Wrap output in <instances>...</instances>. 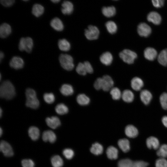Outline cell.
Segmentation results:
<instances>
[{
	"mask_svg": "<svg viewBox=\"0 0 167 167\" xmlns=\"http://www.w3.org/2000/svg\"><path fill=\"white\" fill-rule=\"evenodd\" d=\"M15 95V87L8 80L3 81L0 87V96L1 98L9 100L12 99Z\"/></svg>",
	"mask_w": 167,
	"mask_h": 167,
	"instance_id": "obj_1",
	"label": "cell"
},
{
	"mask_svg": "<svg viewBox=\"0 0 167 167\" xmlns=\"http://www.w3.org/2000/svg\"><path fill=\"white\" fill-rule=\"evenodd\" d=\"M25 95L26 106L32 109H37L39 107L40 102L35 91L32 88H28L26 90Z\"/></svg>",
	"mask_w": 167,
	"mask_h": 167,
	"instance_id": "obj_2",
	"label": "cell"
},
{
	"mask_svg": "<svg viewBox=\"0 0 167 167\" xmlns=\"http://www.w3.org/2000/svg\"><path fill=\"white\" fill-rule=\"evenodd\" d=\"M59 60L61 66L64 69L70 71L74 68L73 59L70 55L62 54L59 56Z\"/></svg>",
	"mask_w": 167,
	"mask_h": 167,
	"instance_id": "obj_3",
	"label": "cell"
},
{
	"mask_svg": "<svg viewBox=\"0 0 167 167\" xmlns=\"http://www.w3.org/2000/svg\"><path fill=\"white\" fill-rule=\"evenodd\" d=\"M120 58L125 62L128 64L133 63L137 55L134 51L129 49H124L119 54Z\"/></svg>",
	"mask_w": 167,
	"mask_h": 167,
	"instance_id": "obj_4",
	"label": "cell"
},
{
	"mask_svg": "<svg viewBox=\"0 0 167 167\" xmlns=\"http://www.w3.org/2000/svg\"><path fill=\"white\" fill-rule=\"evenodd\" d=\"M33 45V41L31 38L22 37L19 41V49L20 51H25L28 53H30L32 51Z\"/></svg>",
	"mask_w": 167,
	"mask_h": 167,
	"instance_id": "obj_5",
	"label": "cell"
},
{
	"mask_svg": "<svg viewBox=\"0 0 167 167\" xmlns=\"http://www.w3.org/2000/svg\"><path fill=\"white\" fill-rule=\"evenodd\" d=\"M98 28L95 26L89 25L88 28L85 30L84 34L86 38L90 40L97 39L99 34Z\"/></svg>",
	"mask_w": 167,
	"mask_h": 167,
	"instance_id": "obj_6",
	"label": "cell"
},
{
	"mask_svg": "<svg viewBox=\"0 0 167 167\" xmlns=\"http://www.w3.org/2000/svg\"><path fill=\"white\" fill-rule=\"evenodd\" d=\"M137 31L140 36L144 37H148L152 32L150 27L145 23L139 24L137 27Z\"/></svg>",
	"mask_w": 167,
	"mask_h": 167,
	"instance_id": "obj_7",
	"label": "cell"
},
{
	"mask_svg": "<svg viewBox=\"0 0 167 167\" xmlns=\"http://www.w3.org/2000/svg\"><path fill=\"white\" fill-rule=\"evenodd\" d=\"M0 151L7 157H11L14 154L11 145L7 142L2 140L0 142Z\"/></svg>",
	"mask_w": 167,
	"mask_h": 167,
	"instance_id": "obj_8",
	"label": "cell"
},
{
	"mask_svg": "<svg viewBox=\"0 0 167 167\" xmlns=\"http://www.w3.org/2000/svg\"><path fill=\"white\" fill-rule=\"evenodd\" d=\"M24 62L23 59L21 57L15 56L11 59L9 65L11 67L16 70L22 68L24 66Z\"/></svg>",
	"mask_w": 167,
	"mask_h": 167,
	"instance_id": "obj_9",
	"label": "cell"
},
{
	"mask_svg": "<svg viewBox=\"0 0 167 167\" xmlns=\"http://www.w3.org/2000/svg\"><path fill=\"white\" fill-rule=\"evenodd\" d=\"M102 89L105 91L110 90L114 85V82L112 78L109 75H106L102 78Z\"/></svg>",
	"mask_w": 167,
	"mask_h": 167,
	"instance_id": "obj_10",
	"label": "cell"
},
{
	"mask_svg": "<svg viewBox=\"0 0 167 167\" xmlns=\"http://www.w3.org/2000/svg\"><path fill=\"white\" fill-rule=\"evenodd\" d=\"M147 19L148 21L155 25H158L161 23L162 19L161 15L158 13L152 11L148 14Z\"/></svg>",
	"mask_w": 167,
	"mask_h": 167,
	"instance_id": "obj_11",
	"label": "cell"
},
{
	"mask_svg": "<svg viewBox=\"0 0 167 167\" xmlns=\"http://www.w3.org/2000/svg\"><path fill=\"white\" fill-rule=\"evenodd\" d=\"M47 125L50 128L55 129L59 126L61 125V121L58 117L52 116L47 117L45 119Z\"/></svg>",
	"mask_w": 167,
	"mask_h": 167,
	"instance_id": "obj_12",
	"label": "cell"
},
{
	"mask_svg": "<svg viewBox=\"0 0 167 167\" xmlns=\"http://www.w3.org/2000/svg\"><path fill=\"white\" fill-rule=\"evenodd\" d=\"M152 95L148 90L144 89L141 91L140 93V97L142 102L145 105H148L152 99Z\"/></svg>",
	"mask_w": 167,
	"mask_h": 167,
	"instance_id": "obj_13",
	"label": "cell"
},
{
	"mask_svg": "<svg viewBox=\"0 0 167 167\" xmlns=\"http://www.w3.org/2000/svg\"><path fill=\"white\" fill-rule=\"evenodd\" d=\"M74 10V6L72 3L68 1H64L62 4L61 11L65 15L71 14Z\"/></svg>",
	"mask_w": 167,
	"mask_h": 167,
	"instance_id": "obj_14",
	"label": "cell"
},
{
	"mask_svg": "<svg viewBox=\"0 0 167 167\" xmlns=\"http://www.w3.org/2000/svg\"><path fill=\"white\" fill-rule=\"evenodd\" d=\"M143 54L145 58L150 61L154 60L157 55L156 50L154 48L150 47L147 48L144 50Z\"/></svg>",
	"mask_w": 167,
	"mask_h": 167,
	"instance_id": "obj_15",
	"label": "cell"
},
{
	"mask_svg": "<svg viewBox=\"0 0 167 167\" xmlns=\"http://www.w3.org/2000/svg\"><path fill=\"white\" fill-rule=\"evenodd\" d=\"M42 138L45 142H49L50 143H54L57 137L55 133L52 131L48 130L45 131L43 133Z\"/></svg>",
	"mask_w": 167,
	"mask_h": 167,
	"instance_id": "obj_16",
	"label": "cell"
},
{
	"mask_svg": "<svg viewBox=\"0 0 167 167\" xmlns=\"http://www.w3.org/2000/svg\"><path fill=\"white\" fill-rule=\"evenodd\" d=\"M11 32V28L10 25L6 23L2 24L0 27V36L2 38L9 36Z\"/></svg>",
	"mask_w": 167,
	"mask_h": 167,
	"instance_id": "obj_17",
	"label": "cell"
},
{
	"mask_svg": "<svg viewBox=\"0 0 167 167\" xmlns=\"http://www.w3.org/2000/svg\"><path fill=\"white\" fill-rule=\"evenodd\" d=\"M144 85L143 82L140 78L135 77L131 81V86L132 88L135 91L140 90Z\"/></svg>",
	"mask_w": 167,
	"mask_h": 167,
	"instance_id": "obj_18",
	"label": "cell"
},
{
	"mask_svg": "<svg viewBox=\"0 0 167 167\" xmlns=\"http://www.w3.org/2000/svg\"><path fill=\"white\" fill-rule=\"evenodd\" d=\"M51 27L57 31H61L64 29L63 24L61 20L58 17L54 18L50 21Z\"/></svg>",
	"mask_w": 167,
	"mask_h": 167,
	"instance_id": "obj_19",
	"label": "cell"
},
{
	"mask_svg": "<svg viewBox=\"0 0 167 167\" xmlns=\"http://www.w3.org/2000/svg\"><path fill=\"white\" fill-rule=\"evenodd\" d=\"M125 132L127 137L131 138H135L138 134L137 128L131 125H128L126 127Z\"/></svg>",
	"mask_w": 167,
	"mask_h": 167,
	"instance_id": "obj_20",
	"label": "cell"
},
{
	"mask_svg": "<svg viewBox=\"0 0 167 167\" xmlns=\"http://www.w3.org/2000/svg\"><path fill=\"white\" fill-rule=\"evenodd\" d=\"M100 59L103 64L106 66H109L111 64L113 60V57L110 53L106 52L101 55Z\"/></svg>",
	"mask_w": 167,
	"mask_h": 167,
	"instance_id": "obj_21",
	"label": "cell"
},
{
	"mask_svg": "<svg viewBox=\"0 0 167 167\" xmlns=\"http://www.w3.org/2000/svg\"><path fill=\"white\" fill-rule=\"evenodd\" d=\"M146 145L148 148H153L155 150L158 148L159 147V142L158 139L153 136H150L146 140Z\"/></svg>",
	"mask_w": 167,
	"mask_h": 167,
	"instance_id": "obj_22",
	"label": "cell"
},
{
	"mask_svg": "<svg viewBox=\"0 0 167 167\" xmlns=\"http://www.w3.org/2000/svg\"><path fill=\"white\" fill-rule=\"evenodd\" d=\"M60 90L62 94L66 96L72 95L74 92L72 86L68 84H63L61 87Z\"/></svg>",
	"mask_w": 167,
	"mask_h": 167,
	"instance_id": "obj_23",
	"label": "cell"
},
{
	"mask_svg": "<svg viewBox=\"0 0 167 167\" xmlns=\"http://www.w3.org/2000/svg\"><path fill=\"white\" fill-rule=\"evenodd\" d=\"M121 97L124 101L127 103H131L134 99V95L131 90L126 89L122 93Z\"/></svg>",
	"mask_w": 167,
	"mask_h": 167,
	"instance_id": "obj_24",
	"label": "cell"
},
{
	"mask_svg": "<svg viewBox=\"0 0 167 167\" xmlns=\"http://www.w3.org/2000/svg\"><path fill=\"white\" fill-rule=\"evenodd\" d=\"M28 134L31 139L34 141L36 140L39 138L40 133L39 129L35 126L30 127L28 130Z\"/></svg>",
	"mask_w": 167,
	"mask_h": 167,
	"instance_id": "obj_25",
	"label": "cell"
},
{
	"mask_svg": "<svg viewBox=\"0 0 167 167\" xmlns=\"http://www.w3.org/2000/svg\"><path fill=\"white\" fill-rule=\"evenodd\" d=\"M118 145L120 149L124 152H128L130 148L129 141L126 139H119L118 143Z\"/></svg>",
	"mask_w": 167,
	"mask_h": 167,
	"instance_id": "obj_26",
	"label": "cell"
},
{
	"mask_svg": "<svg viewBox=\"0 0 167 167\" xmlns=\"http://www.w3.org/2000/svg\"><path fill=\"white\" fill-rule=\"evenodd\" d=\"M106 154L109 159L111 160L116 159L118 157V151L115 147L110 146L107 149Z\"/></svg>",
	"mask_w": 167,
	"mask_h": 167,
	"instance_id": "obj_27",
	"label": "cell"
},
{
	"mask_svg": "<svg viewBox=\"0 0 167 167\" xmlns=\"http://www.w3.org/2000/svg\"><path fill=\"white\" fill-rule=\"evenodd\" d=\"M44 8L41 5L36 3L34 4L32 9V13L36 17L41 15L44 13Z\"/></svg>",
	"mask_w": 167,
	"mask_h": 167,
	"instance_id": "obj_28",
	"label": "cell"
},
{
	"mask_svg": "<svg viewBox=\"0 0 167 167\" xmlns=\"http://www.w3.org/2000/svg\"><path fill=\"white\" fill-rule=\"evenodd\" d=\"M103 14L108 18L114 16L116 13V10L113 6L104 7L102 9Z\"/></svg>",
	"mask_w": 167,
	"mask_h": 167,
	"instance_id": "obj_29",
	"label": "cell"
},
{
	"mask_svg": "<svg viewBox=\"0 0 167 167\" xmlns=\"http://www.w3.org/2000/svg\"><path fill=\"white\" fill-rule=\"evenodd\" d=\"M157 60L161 65L167 66V49L162 50L159 54L157 57Z\"/></svg>",
	"mask_w": 167,
	"mask_h": 167,
	"instance_id": "obj_30",
	"label": "cell"
},
{
	"mask_svg": "<svg viewBox=\"0 0 167 167\" xmlns=\"http://www.w3.org/2000/svg\"><path fill=\"white\" fill-rule=\"evenodd\" d=\"M58 46L59 49L63 51H68L71 48L70 43L65 39L59 40L58 42Z\"/></svg>",
	"mask_w": 167,
	"mask_h": 167,
	"instance_id": "obj_31",
	"label": "cell"
},
{
	"mask_svg": "<svg viewBox=\"0 0 167 167\" xmlns=\"http://www.w3.org/2000/svg\"><path fill=\"white\" fill-rule=\"evenodd\" d=\"M76 101L79 104L84 106L88 105L90 102L88 97L84 94H80L77 96Z\"/></svg>",
	"mask_w": 167,
	"mask_h": 167,
	"instance_id": "obj_32",
	"label": "cell"
},
{
	"mask_svg": "<svg viewBox=\"0 0 167 167\" xmlns=\"http://www.w3.org/2000/svg\"><path fill=\"white\" fill-rule=\"evenodd\" d=\"M51 162L53 167H62L63 165L62 159L58 155L52 156L51 158Z\"/></svg>",
	"mask_w": 167,
	"mask_h": 167,
	"instance_id": "obj_33",
	"label": "cell"
},
{
	"mask_svg": "<svg viewBox=\"0 0 167 167\" xmlns=\"http://www.w3.org/2000/svg\"><path fill=\"white\" fill-rule=\"evenodd\" d=\"M90 151L92 154L98 155L102 153L103 148L101 144L98 143H95L92 145Z\"/></svg>",
	"mask_w": 167,
	"mask_h": 167,
	"instance_id": "obj_34",
	"label": "cell"
},
{
	"mask_svg": "<svg viewBox=\"0 0 167 167\" xmlns=\"http://www.w3.org/2000/svg\"><path fill=\"white\" fill-rule=\"evenodd\" d=\"M56 112L58 114L63 115L66 114L68 112V107L63 103L58 104L55 107Z\"/></svg>",
	"mask_w": 167,
	"mask_h": 167,
	"instance_id": "obj_35",
	"label": "cell"
},
{
	"mask_svg": "<svg viewBox=\"0 0 167 167\" xmlns=\"http://www.w3.org/2000/svg\"><path fill=\"white\" fill-rule=\"evenodd\" d=\"M105 27L107 30L111 34L115 33L117 30V26L116 23L112 21H109L106 22Z\"/></svg>",
	"mask_w": 167,
	"mask_h": 167,
	"instance_id": "obj_36",
	"label": "cell"
},
{
	"mask_svg": "<svg viewBox=\"0 0 167 167\" xmlns=\"http://www.w3.org/2000/svg\"><path fill=\"white\" fill-rule=\"evenodd\" d=\"M122 94L120 89L117 87H113L110 90V94L114 100H119L122 96Z\"/></svg>",
	"mask_w": 167,
	"mask_h": 167,
	"instance_id": "obj_37",
	"label": "cell"
},
{
	"mask_svg": "<svg viewBox=\"0 0 167 167\" xmlns=\"http://www.w3.org/2000/svg\"><path fill=\"white\" fill-rule=\"evenodd\" d=\"M157 155L161 158H165L167 157V145H162L156 152Z\"/></svg>",
	"mask_w": 167,
	"mask_h": 167,
	"instance_id": "obj_38",
	"label": "cell"
},
{
	"mask_svg": "<svg viewBox=\"0 0 167 167\" xmlns=\"http://www.w3.org/2000/svg\"><path fill=\"white\" fill-rule=\"evenodd\" d=\"M133 161L129 159L120 160L118 164V167H132Z\"/></svg>",
	"mask_w": 167,
	"mask_h": 167,
	"instance_id": "obj_39",
	"label": "cell"
},
{
	"mask_svg": "<svg viewBox=\"0 0 167 167\" xmlns=\"http://www.w3.org/2000/svg\"><path fill=\"white\" fill-rule=\"evenodd\" d=\"M160 102L162 108L167 110V93L163 92L160 96Z\"/></svg>",
	"mask_w": 167,
	"mask_h": 167,
	"instance_id": "obj_40",
	"label": "cell"
},
{
	"mask_svg": "<svg viewBox=\"0 0 167 167\" xmlns=\"http://www.w3.org/2000/svg\"><path fill=\"white\" fill-rule=\"evenodd\" d=\"M43 99L48 104H51L55 101V97L52 93H46L43 95Z\"/></svg>",
	"mask_w": 167,
	"mask_h": 167,
	"instance_id": "obj_41",
	"label": "cell"
},
{
	"mask_svg": "<svg viewBox=\"0 0 167 167\" xmlns=\"http://www.w3.org/2000/svg\"><path fill=\"white\" fill-rule=\"evenodd\" d=\"M76 72L79 75H84L86 74V72L84 63L79 62L76 68Z\"/></svg>",
	"mask_w": 167,
	"mask_h": 167,
	"instance_id": "obj_42",
	"label": "cell"
},
{
	"mask_svg": "<svg viewBox=\"0 0 167 167\" xmlns=\"http://www.w3.org/2000/svg\"><path fill=\"white\" fill-rule=\"evenodd\" d=\"M62 154L66 159L69 160L71 159L74 155L73 151L69 148L64 149L62 151Z\"/></svg>",
	"mask_w": 167,
	"mask_h": 167,
	"instance_id": "obj_43",
	"label": "cell"
},
{
	"mask_svg": "<svg viewBox=\"0 0 167 167\" xmlns=\"http://www.w3.org/2000/svg\"><path fill=\"white\" fill-rule=\"evenodd\" d=\"M155 166L156 167H167V160L165 158H159L156 161Z\"/></svg>",
	"mask_w": 167,
	"mask_h": 167,
	"instance_id": "obj_44",
	"label": "cell"
},
{
	"mask_svg": "<svg viewBox=\"0 0 167 167\" xmlns=\"http://www.w3.org/2000/svg\"><path fill=\"white\" fill-rule=\"evenodd\" d=\"M21 165L23 167H34V161L30 159H24L21 161Z\"/></svg>",
	"mask_w": 167,
	"mask_h": 167,
	"instance_id": "obj_45",
	"label": "cell"
},
{
	"mask_svg": "<svg viewBox=\"0 0 167 167\" xmlns=\"http://www.w3.org/2000/svg\"><path fill=\"white\" fill-rule=\"evenodd\" d=\"M94 87L97 90L102 89V78H98L96 79L94 84Z\"/></svg>",
	"mask_w": 167,
	"mask_h": 167,
	"instance_id": "obj_46",
	"label": "cell"
},
{
	"mask_svg": "<svg viewBox=\"0 0 167 167\" xmlns=\"http://www.w3.org/2000/svg\"><path fill=\"white\" fill-rule=\"evenodd\" d=\"M148 163L142 161H133L132 167H147Z\"/></svg>",
	"mask_w": 167,
	"mask_h": 167,
	"instance_id": "obj_47",
	"label": "cell"
},
{
	"mask_svg": "<svg viewBox=\"0 0 167 167\" xmlns=\"http://www.w3.org/2000/svg\"><path fill=\"white\" fill-rule=\"evenodd\" d=\"M152 2L153 6L157 8L161 7L164 4L163 0H153Z\"/></svg>",
	"mask_w": 167,
	"mask_h": 167,
	"instance_id": "obj_48",
	"label": "cell"
},
{
	"mask_svg": "<svg viewBox=\"0 0 167 167\" xmlns=\"http://www.w3.org/2000/svg\"><path fill=\"white\" fill-rule=\"evenodd\" d=\"M15 2L14 0H1V3L6 7H9L12 6Z\"/></svg>",
	"mask_w": 167,
	"mask_h": 167,
	"instance_id": "obj_49",
	"label": "cell"
},
{
	"mask_svg": "<svg viewBox=\"0 0 167 167\" xmlns=\"http://www.w3.org/2000/svg\"><path fill=\"white\" fill-rule=\"evenodd\" d=\"M87 73H92L93 72V68L88 61H85L84 63Z\"/></svg>",
	"mask_w": 167,
	"mask_h": 167,
	"instance_id": "obj_50",
	"label": "cell"
},
{
	"mask_svg": "<svg viewBox=\"0 0 167 167\" xmlns=\"http://www.w3.org/2000/svg\"><path fill=\"white\" fill-rule=\"evenodd\" d=\"M161 121L164 125L167 128V116H164L162 118Z\"/></svg>",
	"mask_w": 167,
	"mask_h": 167,
	"instance_id": "obj_51",
	"label": "cell"
},
{
	"mask_svg": "<svg viewBox=\"0 0 167 167\" xmlns=\"http://www.w3.org/2000/svg\"><path fill=\"white\" fill-rule=\"evenodd\" d=\"M4 57V54L1 51L0 53V59L1 62V60Z\"/></svg>",
	"mask_w": 167,
	"mask_h": 167,
	"instance_id": "obj_52",
	"label": "cell"
},
{
	"mask_svg": "<svg viewBox=\"0 0 167 167\" xmlns=\"http://www.w3.org/2000/svg\"><path fill=\"white\" fill-rule=\"evenodd\" d=\"M51 1L53 3H56L59 2L60 0H51Z\"/></svg>",
	"mask_w": 167,
	"mask_h": 167,
	"instance_id": "obj_53",
	"label": "cell"
},
{
	"mask_svg": "<svg viewBox=\"0 0 167 167\" xmlns=\"http://www.w3.org/2000/svg\"><path fill=\"white\" fill-rule=\"evenodd\" d=\"M2 109L1 108L0 110V116L1 117L2 116Z\"/></svg>",
	"mask_w": 167,
	"mask_h": 167,
	"instance_id": "obj_54",
	"label": "cell"
},
{
	"mask_svg": "<svg viewBox=\"0 0 167 167\" xmlns=\"http://www.w3.org/2000/svg\"><path fill=\"white\" fill-rule=\"evenodd\" d=\"M0 135L1 136L2 134V129L1 128H0Z\"/></svg>",
	"mask_w": 167,
	"mask_h": 167,
	"instance_id": "obj_55",
	"label": "cell"
}]
</instances>
